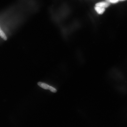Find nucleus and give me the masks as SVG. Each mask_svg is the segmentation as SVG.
<instances>
[{"instance_id":"1","label":"nucleus","mask_w":127,"mask_h":127,"mask_svg":"<svg viewBox=\"0 0 127 127\" xmlns=\"http://www.w3.org/2000/svg\"><path fill=\"white\" fill-rule=\"evenodd\" d=\"M38 85L39 86L42 88L46 90H49L53 93H56L57 90L55 88L51 86L48 85L47 84L43 83V82H38Z\"/></svg>"},{"instance_id":"2","label":"nucleus","mask_w":127,"mask_h":127,"mask_svg":"<svg viewBox=\"0 0 127 127\" xmlns=\"http://www.w3.org/2000/svg\"><path fill=\"white\" fill-rule=\"evenodd\" d=\"M110 5L108 2H101L97 3L96 4V7H102L103 8L107 7Z\"/></svg>"},{"instance_id":"3","label":"nucleus","mask_w":127,"mask_h":127,"mask_svg":"<svg viewBox=\"0 0 127 127\" xmlns=\"http://www.w3.org/2000/svg\"><path fill=\"white\" fill-rule=\"evenodd\" d=\"M95 9L98 14H102L105 10V9L104 8L102 7H95Z\"/></svg>"},{"instance_id":"4","label":"nucleus","mask_w":127,"mask_h":127,"mask_svg":"<svg viewBox=\"0 0 127 127\" xmlns=\"http://www.w3.org/2000/svg\"><path fill=\"white\" fill-rule=\"evenodd\" d=\"M0 36L4 40H6L7 39V38L5 34L1 30L0 31Z\"/></svg>"},{"instance_id":"5","label":"nucleus","mask_w":127,"mask_h":127,"mask_svg":"<svg viewBox=\"0 0 127 127\" xmlns=\"http://www.w3.org/2000/svg\"><path fill=\"white\" fill-rule=\"evenodd\" d=\"M119 0H106L108 2L112 3H117Z\"/></svg>"},{"instance_id":"6","label":"nucleus","mask_w":127,"mask_h":127,"mask_svg":"<svg viewBox=\"0 0 127 127\" xmlns=\"http://www.w3.org/2000/svg\"><path fill=\"white\" fill-rule=\"evenodd\" d=\"M119 0L121 1H123L124 0Z\"/></svg>"},{"instance_id":"7","label":"nucleus","mask_w":127,"mask_h":127,"mask_svg":"<svg viewBox=\"0 0 127 127\" xmlns=\"http://www.w3.org/2000/svg\"><path fill=\"white\" fill-rule=\"evenodd\" d=\"M1 30V29L0 28V31Z\"/></svg>"}]
</instances>
